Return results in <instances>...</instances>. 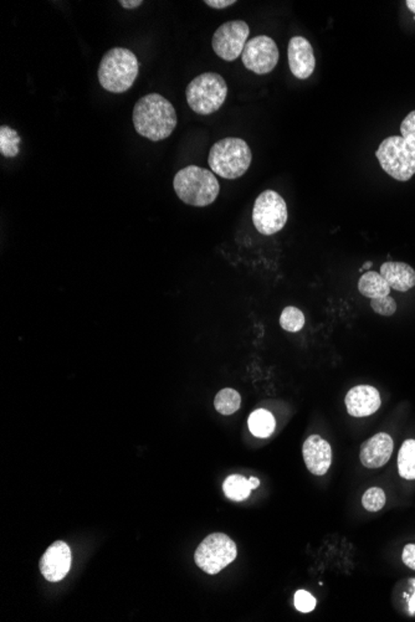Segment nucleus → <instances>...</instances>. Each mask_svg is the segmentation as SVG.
<instances>
[{
  "mask_svg": "<svg viewBox=\"0 0 415 622\" xmlns=\"http://www.w3.org/2000/svg\"><path fill=\"white\" fill-rule=\"evenodd\" d=\"M132 120L136 132L152 142L167 140L178 123L175 108L160 94L140 98L134 105Z\"/></svg>",
  "mask_w": 415,
  "mask_h": 622,
  "instance_id": "f257e3e1",
  "label": "nucleus"
},
{
  "mask_svg": "<svg viewBox=\"0 0 415 622\" xmlns=\"http://www.w3.org/2000/svg\"><path fill=\"white\" fill-rule=\"evenodd\" d=\"M173 188L183 203L200 208L214 203L220 191L215 174L197 165L180 169L174 177Z\"/></svg>",
  "mask_w": 415,
  "mask_h": 622,
  "instance_id": "f03ea898",
  "label": "nucleus"
},
{
  "mask_svg": "<svg viewBox=\"0 0 415 622\" xmlns=\"http://www.w3.org/2000/svg\"><path fill=\"white\" fill-rule=\"evenodd\" d=\"M140 64L134 52L125 47H114L103 55L98 67V81L111 94H123L134 86Z\"/></svg>",
  "mask_w": 415,
  "mask_h": 622,
  "instance_id": "7ed1b4c3",
  "label": "nucleus"
},
{
  "mask_svg": "<svg viewBox=\"0 0 415 622\" xmlns=\"http://www.w3.org/2000/svg\"><path fill=\"white\" fill-rule=\"evenodd\" d=\"M253 153L249 144L235 137L219 140L211 147L208 163L211 171L224 179H237L243 177L249 169Z\"/></svg>",
  "mask_w": 415,
  "mask_h": 622,
  "instance_id": "20e7f679",
  "label": "nucleus"
},
{
  "mask_svg": "<svg viewBox=\"0 0 415 622\" xmlns=\"http://www.w3.org/2000/svg\"><path fill=\"white\" fill-rule=\"evenodd\" d=\"M187 102L193 112L208 116L223 106L228 96V85L217 72H204L193 78L187 86Z\"/></svg>",
  "mask_w": 415,
  "mask_h": 622,
  "instance_id": "39448f33",
  "label": "nucleus"
},
{
  "mask_svg": "<svg viewBox=\"0 0 415 622\" xmlns=\"http://www.w3.org/2000/svg\"><path fill=\"white\" fill-rule=\"evenodd\" d=\"M376 157L384 172L399 182H407L415 174V148L402 136H390L381 143Z\"/></svg>",
  "mask_w": 415,
  "mask_h": 622,
  "instance_id": "423d86ee",
  "label": "nucleus"
},
{
  "mask_svg": "<svg viewBox=\"0 0 415 622\" xmlns=\"http://www.w3.org/2000/svg\"><path fill=\"white\" fill-rule=\"evenodd\" d=\"M237 544L224 533L208 535L199 544L194 560L203 572L215 575L237 559Z\"/></svg>",
  "mask_w": 415,
  "mask_h": 622,
  "instance_id": "0eeeda50",
  "label": "nucleus"
},
{
  "mask_svg": "<svg viewBox=\"0 0 415 622\" xmlns=\"http://www.w3.org/2000/svg\"><path fill=\"white\" fill-rule=\"evenodd\" d=\"M288 217V205L279 193L265 191L256 197L253 222L262 235H274L279 233L286 225Z\"/></svg>",
  "mask_w": 415,
  "mask_h": 622,
  "instance_id": "6e6552de",
  "label": "nucleus"
},
{
  "mask_svg": "<svg viewBox=\"0 0 415 622\" xmlns=\"http://www.w3.org/2000/svg\"><path fill=\"white\" fill-rule=\"evenodd\" d=\"M249 34V25L243 20L224 23L214 32L213 50L225 61H235L243 54Z\"/></svg>",
  "mask_w": 415,
  "mask_h": 622,
  "instance_id": "1a4fd4ad",
  "label": "nucleus"
},
{
  "mask_svg": "<svg viewBox=\"0 0 415 622\" xmlns=\"http://www.w3.org/2000/svg\"><path fill=\"white\" fill-rule=\"evenodd\" d=\"M279 58L277 45L274 39L266 35H259L249 40L242 54L244 66L256 75L270 74L279 63Z\"/></svg>",
  "mask_w": 415,
  "mask_h": 622,
  "instance_id": "9d476101",
  "label": "nucleus"
},
{
  "mask_svg": "<svg viewBox=\"0 0 415 622\" xmlns=\"http://www.w3.org/2000/svg\"><path fill=\"white\" fill-rule=\"evenodd\" d=\"M70 548L61 540L49 546L40 560V572L47 581L52 583L63 580L70 570Z\"/></svg>",
  "mask_w": 415,
  "mask_h": 622,
  "instance_id": "9b49d317",
  "label": "nucleus"
},
{
  "mask_svg": "<svg viewBox=\"0 0 415 622\" xmlns=\"http://www.w3.org/2000/svg\"><path fill=\"white\" fill-rule=\"evenodd\" d=\"M288 66L291 74L299 80H307L316 67L312 45L304 36H294L288 41Z\"/></svg>",
  "mask_w": 415,
  "mask_h": 622,
  "instance_id": "f8f14e48",
  "label": "nucleus"
},
{
  "mask_svg": "<svg viewBox=\"0 0 415 622\" xmlns=\"http://www.w3.org/2000/svg\"><path fill=\"white\" fill-rule=\"evenodd\" d=\"M302 455L308 471L316 476L326 475L332 464L331 444L319 435H311L302 446Z\"/></svg>",
  "mask_w": 415,
  "mask_h": 622,
  "instance_id": "ddd939ff",
  "label": "nucleus"
},
{
  "mask_svg": "<svg viewBox=\"0 0 415 622\" xmlns=\"http://www.w3.org/2000/svg\"><path fill=\"white\" fill-rule=\"evenodd\" d=\"M345 407L353 418H365L378 411L381 407V394L371 385L352 387L345 395Z\"/></svg>",
  "mask_w": 415,
  "mask_h": 622,
  "instance_id": "4468645a",
  "label": "nucleus"
},
{
  "mask_svg": "<svg viewBox=\"0 0 415 622\" xmlns=\"http://www.w3.org/2000/svg\"><path fill=\"white\" fill-rule=\"evenodd\" d=\"M393 449V438L385 432H379L361 446V462L367 469H381L390 461Z\"/></svg>",
  "mask_w": 415,
  "mask_h": 622,
  "instance_id": "2eb2a0df",
  "label": "nucleus"
},
{
  "mask_svg": "<svg viewBox=\"0 0 415 622\" xmlns=\"http://www.w3.org/2000/svg\"><path fill=\"white\" fill-rule=\"evenodd\" d=\"M379 273L388 282L390 288L398 292H407L415 286V270L404 262H384Z\"/></svg>",
  "mask_w": 415,
  "mask_h": 622,
  "instance_id": "dca6fc26",
  "label": "nucleus"
},
{
  "mask_svg": "<svg viewBox=\"0 0 415 622\" xmlns=\"http://www.w3.org/2000/svg\"><path fill=\"white\" fill-rule=\"evenodd\" d=\"M260 481L256 477L246 480L242 475H231L224 481L223 491L231 501L242 502L249 497L253 489H257Z\"/></svg>",
  "mask_w": 415,
  "mask_h": 622,
  "instance_id": "f3484780",
  "label": "nucleus"
},
{
  "mask_svg": "<svg viewBox=\"0 0 415 622\" xmlns=\"http://www.w3.org/2000/svg\"><path fill=\"white\" fill-rule=\"evenodd\" d=\"M358 290L361 294L368 299H379L390 296V286L383 276L374 271H365L358 281Z\"/></svg>",
  "mask_w": 415,
  "mask_h": 622,
  "instance_id": "a211bd4d",
  "label": "nucleus"
},
{
  "mask_svg": "<svg viewBox=\"0 0 415 622\" xmlns=\"http://www.w3.org/2000/svg\"><path fill=\"white\" fill-rule=\"evenodd\" d=\"M248 426L251 433L256 438H268L274 433L276 420L274 415L268 410L259 409L250 415Z\"/></svg>",
  "mask_w": 415,
  "mask_h": 622,
  "instance_id": "6ab92c4d",
  "label": "nucleus"
},
{
  "mask_svg": "<svg viewBox=\"0 0 415 622\" xmlns=\"http://www.w3.org/2000/svg\"><path fill=\"white\" fill-rule=\"evenodd\" d=\"M398 472L404 480H415V440H405L398 455Z\"/></svg>",
  "mask_w": 415,
  "mask_h": 622,
  "instance_id": "aec40b11",
  "label": "nucleus"
},
{
  "mask_svg": "<svg viewBox=\"0 0 415 622\" xmlns=\"http://www.w3.org/2000/svg\"><path fill=\"white\" fill-rule=\"evenodd\" d=\"M242 405V396L234 389H223L217 394L214 399V407L222 415H233L237 413Z\"/></svg>",
  "mask_w": 415,
  "mask_h": 622,
  "instance_id": "412c9836",
  "label": "nucleus"
},
{
  "mask_svg": "<svg viewBox=\"0 0 415 622\" xmlns=\"http://www.w3.org/2000/svg\"><path fill=\"white\" fill-rule=\"evenodd\" d=\"M20 137L17 131L9 126L0 127V153L7 158H14L19 154Z\"/></svg>",
  "mask_w": 415,
  "mask_h": 622,
  "instance_id": "4be33fe9",
  "label": "nucleus"
},
{
  "mask_svg": "<svg viewBox=\"0 0 415 622\" xmlns=\"http://www.w3.org/2000/svg\"><path fill=\"white\" fill-rule=\"evenodd\" d=\"M305 322H306V319H305L304 313L296 307H286L282 311L280 325H281L282 330H285L286 332H291V333L300 332L304 328Z\"/></svg>",
  "mask_w": 415,
  "mask_h": 622,
  "instance_id": "5701e85b",
  "label": "nucleus"
},
{
  "mask_svg": "<svg viewBox=\"0 0 415 622\" xmlns=\"http://www.w3.org/2000/svg\"><path fill=\"white\" fill-rule=\"evenodd\" d=\"M385 502H387V497H385L383 489H378V487L367 489L362 497V504L365 508V511H368V512L381 511L385 506Z\"/></svg>",
  "mask_w": 415,
  "mask_h": 622,
  "instance_id": "b1692460",
  "label": "nucleus"
},
{
  "mask_svg": "<svg viewBox=\"0 0 415 622\" xmlns=\"http://www.w3.org/2000/svg\"><path fill=\"white\" fill-rule=\"evenodd\" d=\"M371 307L373 311L381 316H392L396 311V301L390 296L372 299Z\"/></svg>",
  "mask_w": 415,
  "mask_h": 622,
  "instance_id": "393cba45",
  "label": "nucleus"
},
{
  "mask_svg": "<svg viewBox=\"0 0 415 622\" xmlns=\"http://www.w3.org/2000/svg\"><path fill=\"white\" fill-rule=\"evenodd\" d=\"M316 599L306 590H299L295 594V606L301 612H311L316 608Z\"/></svg>",
  "mask_w": 415,
  "mask_h": 622,
  "instance_id": "a878e982",
  "label": "nucleus"
},
{
  "mask_svg": "<svg viewBox=\"0 0 415 622\" xmlns=\"http://www.w3.org/2000/svg\"><path fill=\"white\" fill-rule=\"evenodd\" d=\"M401 133L409 144L415 148V111L410 112L401 125Z\"/></svg>",
  "mask_w": 415,
  "mask_h": 622,
  "instance_id": "bb28decb",
  "label": "nucleus"
},
{
  "mask_svg": "<svg viewBox=\"0 0 415 622\" xmlns=\"http://www.w3.org/2000/svg\"><path fill=\"white\" fill-rule=\"evenodd\" d=\"M403 563L415 570V544H408L404 546L402 554Z\"/></svg>",
  "mask_w": 415,
  "mask_h": 622,
  "instance_id": "cd10ccee",
  "label": "nucleus"
},
{
  "mask_svg": "<svg viewBox=\"0 0 415 622\" xmlns=\"http://www.w3.org/2000/svg\"><path fill=\"white\" fill-rule=\"evenodd\" d=\"M235 0H205L204 4L208 7L214 8V9H225V8L231 7L233 4H235Z\"/></svg>",
  "mask_w": 415,
  "mask_h": 622,
  "instance_id": "c85d7f7f",
  "label": "nucleus"
},
{
  "mask_svg": "<svg viewBox=\"0 0 415 622\" xmlns=\"http://www.w3.org/2000/svg\"><path fill=\"white\" fill-rule=\"evenodd\" d=\"M125 9H136L143 4L142 0H120L118 1Z\"/></svg>",
  "mask_w": 415,
  "mask_h": 622,
  "instance_id": "c756f323",
  "label": "nucleus"
},
{
  "mask_svg": "<svg viewBox=\"0 0 415 622\" xmlns=\"http://www.w3.org/2000/svg\"><path fill=\"white\" fill-rule=\"evenodd\" d=\"M412 585H413V588H414V592H413V595L410 597L409 599V614L410 615H414L415 614V579H412Z\"/></svg>",
  "mask_w": 415,
  "mask_h": 622,
  "instance_id": "7c9ffc66",
  "label": "nucleus"
},
{
  "mask_svg": "<svg viewBox=\"0 0 415 622\" xmlns=\"http://www.w3.org/2000/svg\"><path fill=\"white\" fill-rule=\"evenodd\" d=\"M405 4H407V7H408L409 10L410 12H413L415 14V0H407L405 1Z\"/></svg>",
  "mask_w": 415,
  "mask_h": 622,
  "instance_id": "2f4dec72",
  "label": "nucleus"
},
{
  "mask_svg": "<svg viewBox=\"0 0 415 622\" xmlns=\"http://www.w3.org/2000/svg\"><path fill=\"white\" fill-rule=\"evenodd\" d=\"M372 265H373V264H372L371 261H368V262H365V264H364L363 266L359 268V271H361V272H362V271H364V270L367 271V270H370V268H371Z\"/></svg>",
  "mask_w": 415,
  "mask_h": 622,
  "instance_id": "473e14b6",
  "label": "nucleus"
}]
</instances>
